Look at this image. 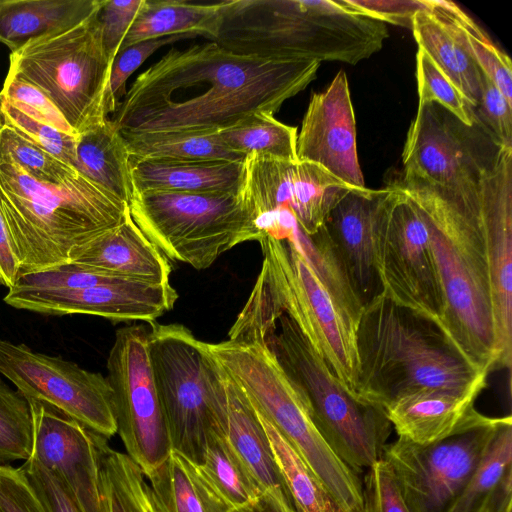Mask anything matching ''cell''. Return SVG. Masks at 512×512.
I'll return each mask as SVG.
<instances>
[{"instance_id": "e0dca14e", "label": "cell", "mask_w": 512, "mask_h": 512, "mask_svg": "<svg viewBox=\"0 0 512 512\" xmlns=\"http://www.w3.org/2000/svg\"><path fill=\"white\" fill-rule=\"evenodd\" d=\"M241 193L254 221L279 210L289 211L299 230L311 236L342 193L349 187L321 166L253 154L244 161Z\"/></svg>"}, {"instance_id": "74e56055", "label": "cell", "mask_w": 512, "mask_h": 512, "mask_svg": "<svg viewBox=\"0 0 512 512\" xmlns=\"http://www.w3.org/2000/svg\"><path fill=\"white\" fill-rule=\"evenodd\" d=\"M296 241L341 312L357 327L364 305L325 228L322 226L311 236L303 234L298 228Z\"/></svg>"}, {"instance_id": "277c9868", "label": "cell", "mask_w": 512, "mask_h": 512, "mask_svg": "<svg viewBox=\"0 0 512 512\" xmlns=\"http://www.w3.org/2000/svg\"><path fill=\"white\" fill-rule=\"evenodd\" d=\"M128 210V204L80 173L50 184L0 162V211L20 275L75 261L85 246L118 226Z\"/></svg>"}, {"instance_id": "f546056e", "label": "cell", "mask_w": 512, "mask_h": 512, "mask_svg": "<svg viewBox=\"0 0 512 512\" xmlns=\"http://www.w3.org/2000/svg\"><path fill=\"white\" fill-rule=\"evenodd\" d=\"M149 479L160 512H231L199 466L172 450Z\"/></svg>"}, {"instance_id": "83f0119b", "label": "cell", "mask_w": 512, "mask_h": 512, "mask_svg": "<svg viewBox=\"0 0 512 512\" xmlns=\"http://www.w3.org/2000/svg\"><path fill=\"white\" fill-rule=\"evenodd\" d=\"M74 168L84 177L129 205L133 186L125 140L108 118L79 134Z\"/></svg>"}, {"instance_id": "ee69618b", "label": "cell", "mask_w": 512, "mask_h": 512, "mask_svg": "<svg viewBox=\"0 0 512 512\" xmlns=\"http://www.w3.org/2000/svg\"><path fill=\"white\" fill-rule=\"evenodd\" d=\"M0 96L27 116L66 134L78 136L51 99L35 85L7 75Z\"/></svg>"}, {"instance_id": "5b68a950", "label": "cell", "mask_w": 512, "mask_h": 512, "mask_svg": "<svg viewBox=\"0 0 512 512\" xmlns=\"http://www.w3.org/2000/svg\"><path fill=\"white\" fill-rule=\"evenodd\" d=\"M297 229L285 240L267 234L259 239L262 268L234 325L266 328L279 314L287 315L341 384L357 398L356 327L313 271L297 244Z\"/></svg>"}, {"instance_id": "d590c367", "label": "cell", "mask_w": 512, "mask_h": 512, "mask_svg": "<svg viewBox=\"0 0 512 512\" xmlns=\"http://www.w3.org/2000/svg\"><path fill=\"white\" fill-rule=\"evenodd\" d=\"M430 7L450 26L480 71L512 105V63L487 34L455 3L428 0Z\"/></svg>"}, {"instance_id": "d6986e66", "label": "cell", "mask_w": 512, "mask_h": 512, "mask_svg": "<svg viewBox=\"0 0 512 512\" xmlns=\"http://www.w3.org/2000/svg\"><path fill=\"white\" fill-rule=\"evenodd\" d=\"M33 420L31 455L56 473L80 512H109L94 432L56 408L27 399Z\"/></svg>"}, {"instance_id": "ffe728a7", "label": "cell", "mask_w": 512, "mask_h": 512, "mask_svg": "<svg viewBox=\"0 0 512 512\" xmlns=\"http://www.w3.org/2000/svg\"><path fill=\"white\" fill-rule=\"evenodd\" d=\"M481 220L487 247L498 368L512 356V148L500 146L482 184Z\"/></svg>"}, {"instance_id": "7c38bea8", "label": "cell", "mask_w": 512, "mask_h": 512, "mask_svg": "<svg viewBox=\"0 0 512 512\" xmlns=\"http://www.w3.org/2000/svg\"><path fill=\"white\" fill-rule=\"evenodd\" d=\"M499 147L478 122L469 127L439 104L419 105L407 132L400 182L474 199Z\"/></svg>"}, {"instance_id": "f1b7e54d", "label": "cell", "mask_w": 512, "mask_h": 512, "mask_svg": "<svg viewBox=\"0 0 512 512\" xmlns=\"http://www.w3.org/2000/svg\"><path fill=\"white\" fill-rule=\"evenodd\" d=\"M101 0H0V42L12 51L30 39L79 23Z\"/></svg>"}, {"instance_id": "30bf717a", "label": "cell", "mask_w": 512, "mask_h": 512, "mask_svg": "<svg viewBox=\"0 0 512 512\" xmlns=\"http://www.w3.org/2000/svg\"><path fill=\"white\" fill-rule=\"evenodd\" d=\"M246 36L263 58L355 65L382 48L388 30L344 0H258L248 14Z\"/></svg>"}, {"instance_id": "7402d4cb", "label": "cell", "mask_w": 512, "mask_h": 512, "mask_svg": "<svg viewBox=\"0 0 512 512\" xmlns=\"http://www.w3.org/2000/svg\"><path fill=\"white\" fill-rule=\"evenodd\" d=\"M396 190V183L378 190L349 187L333 204L322 225L363 305L381 293L376 271V233L381 214Z\"/></svg>"}, {"instance_id": "f6af8a7d", "label": "cell", "mask_w": 512, "mask_h": 512, "mask_svg": "<svg viewBox=\"0 0 512 512\" xmlns=\"http://www.w3.org/2000/svg\"><path fill=\"white\" fill-rule=\"evenodd\" d=\"M116 279L106 272L77 262L20 275L14 286L31 290H69L94 286Z\"/></svg>"}, {"instance_id": "4dcf8cb0", "label": "cell", "mask_w": 512, "mask_h": 512, "mask_svg": "<svg viewBox=\"0 0 512 512\" xmlns=\"http://www.w3.org/2000/svg\"><path fill=\"white\" fill-rule=\"evenodd\" d=\"M411 30L419 49L456 85L474 110L480 96L481 71L450 26L428 3L427 9L413 17Z\"/></svg>"}, {"instance_id": "9c48e42d", "label": "cell", "mask_w": 512, "mask_h": 512, "mask_svg": "<svg viewBox=\"0 0 512 512\" xmlns=\"http://www.w3.org/2000/svg\"><path fill=\"white\" fill-rule=\"evenodd\" d=\"M98 11L10 54L7 75L42 90L78 135L115 112L109 92L113 62L103 46Z\"/></svg>"}, {"instance_id": "b9f144b4", "label": "cell", "mask_w": 512, "mask_h": 512, "mask_svg": "<svg viewBox=\"0 0 512 512\" xmlns=\"http://www.w3.org/2000/svg\"><path fill=\"white\" fill-rule=\"evenodd\" d=\"M416 76L419 105L436 103L469 127L477 123L473 109L461 91L419 48L416 54Z\"/></svg>"}, {"instance_id": "9a60e30c", "label": "cell", "mask_w": 512, "mask_h": 512, "mask_svg": "<svg viewBox=\"0 0 512 512\" xmlns=\"http://www.w3.org/2000/svg\"><path fill=\"white\" fill-rule=\"evenodd\" d=\"M107 371L117 433L127 455L147 477L165 461L172 447L153 380L146 326L130 325L116 331Z\"/></svg>"}, {"instance_id": "d6a6232c", "label": "cell", "mask_w": 512, "mask_h": 512, "mask_svg": "<svg viewBox=\"0 0 512 512\" xmlns=\"http://www.w3.org/2000/svg\"><path fill=\"white\" fill-rule=\"evenodd\" d=\"M102 490L109 512H160L146 476L127 455L95 434Z\"/></svg>"}, {"instance_id": "bcb514c9", "label": "cell", "mask_w": 512, "mask_h": 512, "mask_svg": "<svg viewBox=\"0 0 512 512\" xmlns=\"http://www.w3.org/2000/svg\"><path fill=\"white\" fill-rule=\"evenodd\" d=\"M473 112L498 146L512 148V105L482 72L480 96Z\"/></svg>"}, {"instance_id": "7bdbcfd3", "label": "cell", "mask_w": 512, "mask_h": 512, "mask_svg": "<svg viewBox=\"0 0 512 512\" xmlns=\"http://www.w3.org/2000/svg\"><path fill=\"white\" fill-rule=\"evenodd\" d=\"M0 123L74 168L77 136L66 134L27 116L1 96Z\"/></svg>"}, {"instance_id": "5bb4252c", "label": "cell", "mask_w": 512, "mask_h": 512, "mask_svg": "<svg viewBox=\"0 0 512 512\" xmlns=\"http://www.w3.org/2000/svg\"><path fill=\"white\" fill-rule=\"evenodd\" d=\"M396 186L376 233L381 294L442 328L444 297L428 229L416 201L399 183Z\"/></svg>"}, {"instance_id": "484cf974", "label": "cell", "mask_w": 512, "mask_h": 512, "mask_svg": "<svg viewBox=\"0 0 512 512\" xmlns=\"http://www.w3.org/2000/svg\"><path fill=\"white\" fill-rule=\"evenodd\" d=\"M479 393L422 389L404 394L384 412L399 438L429 444L453 433L474 411Z\"/></svg>"}, {"instance_id": "c3c4849f", "label": "cell", "mask_w": 512, "mask_h": 512, "mask_svg": "<svg viewBox=\"0 0 512 512\" xmlns=\"http://www.w3.org/2000/svg\"><path fill=\"white\" fill-rule=\"evenodd\" d=\"M191 37L190 35H175L151 39L120 49L112 64L109 84L110 98L115 111L120 104V99L123 95L125 96L126 81L149 56L164 45Z\"/></svg>"}, {"instance_id": "9f6ffc18", "label": "cell", "mask_w": 512, "mask_h": 512, "mask_svg": "<svg viewBox=\"0 0 512 512\" xmlns=\"http://www.w3.org/2000/svg\"><path fill=\"white\" fill-rule=\"evenodd\" d=\"M272 324H273V323H272ZM271 326H272V325H271ZM231 330H232V329H231ZM233 331H246V330H233ZM259 331H261V330H259ZM262 331H264V330H262Z\"/></svg>"}, {"instance_id": "8fae6325", "label": "cell", "mask_w": 512, "mask_h": 512, "mask_svg": "<svg viewBox=\"0 0 512 512\" xmlns=\"http://www.w3.org/2000/svg\"><path fill=\"white\" fill-rule=\"evenodd\" d=\"M132 219L169 259L206 269L261 233L242 193L134 192Z\"/></svg>"}, {"instance_id": "2e32d148", "label": "cell", "mask_w": 512, "mask_h": 512, "mask_svg": "<svg viewBox=\"0 0 512 512\" xmlns=\"http://www.w3.org/2000/svg\"><path fill=\"white\" fill-rule=\"evenodd\" d=\"M0 373L26 399L46 403L107 439L117 433L113 392L101 373L3 338Z\"/></svg>"}, {"instance_id": "6f0895ef", "label": "cell", "mask_w": 512, "mask_h": 512, "mask_svg": "<svg viewBox=\"0 0 512 512\" xmlns=\"http://www.w3.org/2000/svg\"><path fill=\"white\" fill-rule=\"evenodd\" d=\"M510 512H512V511H510Z\"/></svg>"}, {"instance_id": "7a4b0ae2", "label": "cell", "mask_w": 512, "mask_h": 512, "mask_svg": "<svg viewBox=\"0 0 512 512\" xmlns=\"http://www.w3.org/2000/svg\"><path fill=\"white\" fill-rule=\"evenodd\" d=\"M358 399L384 408L422 389L481 393L488 373L472 365L434 321L383 294L363 306L356 327Z\"/></svg>"}, {"instance_id": "60d3db41", "label": "cell", "mask_w": 512, "mask_h": 512, "mask_svg": "<svg viewBox=\"0 0 512 512\" xmlns=\"http://www.w3.org/2000/svg\"><path fill=\"white\" fill-rule=\"evenodd\" d=\"M33 420L29 402L0 380V464L27 460L32 451Z\"/></svg>"}, {"instance_id": "44dd1931", "label": "cell", "mask_w": 512, "mask_h": 512, "mask_svg": "<svg viewBox=\"0 0 512 512\" xmlns=\"http://www.w3.org/2000/svg\"><path fill=\"white\" fill-rule=\"evenodd\" d=\"M299 161L315 163L348 186L364 188L356 147V124L346 73L340 70L313 93L297 134Z\"/></svg>"}, {"instance_id": "e575fe53", "label": "cell", "mask_w": 512, "mask_h": 512, "mask_svg": "<svg viewBox=\"0 0 512 512\" xmlns=\"http://www.w3.org/2000/svg\"><path fill=\"white\" fill-rule=\"evenodd\" d=\"M130 157L146 159H224L244 161L230 150L218 132L165 131L121 133Z\"/></svg>"}, {"instance_id": "f5cc1de1", "label": "cell", "mask_w": 512, "mask_h": 512, "mask_svg": "<svg viewBox=\"0 0 512 512\" xmlns=\"http://www.w3.org/2000/svg\"><path fill=\"white\" fill-rule=\"evenodd\" d=\"M352 9L383 23L411 29L416 13L428 8L427 0H344Z\"/></svg>"}, {"instance_id": "ac0fdd59", "label": "cell", "mask_w": 512, "mask_h": 512, "mask_svg": "<svg viewBox=\"0 0 512 512\" xmlns=\"http://www.w3.org/2000/svg\"><path fill=\"white\" fill-rule=\"evenodd\" d=\"M178 298L167 284L116 279L69 290H31L13 286L4 302L16 308L48 315L88 314L113 321L154 322L170 311Z\"/></svg>"}, {"instance_id": "836d02e7", "label": "cell", "mask_w": 512, "mask_h": 512, "mask_svg": "<svg viewBox=\"0 0 512 512\" xmlns=\"http://www.w3.org/2000/svg\"><path fill=\"white\" fill-rule=\"evenodd\" d=\"M257 412V411H256ZM273 456L295 512H343L298 451L261 414Z\"/></svg>"}, {"instance_id": "4316f807", "label": "cell", "mask_w": 512, "mask_h": 512, "mask_svg": "<svg viewBox=\"0 0 512 512\" xmlns=\"http://www.w3.org/2000/svg\"><path fill=\"white\" fill-rule=\"evenodd\" d=\"M512 511V419L502 417L476 471L449 512Z\"/></svg>"}, {"instance_id": "1f68e13d", "label": "cell", "mask_w": 512, "mask_h": 512, "mask_svg": "<svg viewBox=\"0 0 512 512\" xmlns=\"http://www.w3.org/2000/svg\"><path fill=\"white\" fill-rule=\"evenodd\" d=\"M219 7L220 3L144 0L120 49L141 41L175 35H202L211 40L217 28Z\"/></svg>"}, {"instance_id": "ba28073f", "label": "cell", "mask_w": 512, "mask_h": 512, "mask_svg": "<svg viewBox=\"0 0 512 512\" xmlns=\"http://www.w3.org/2000/svg\"><path fill=\"white\" fill-rule=\"evenodd\" d=\"M148 353L172 450L201 466L210 437L226 435L219 364L181 324L150 322Z\"/></svg>"}, {"instance_id": "ab89813d", "label": "cell", "mask_w": 512, "mask_h": 512, "mask_svg": "<svg viewBox=\"0 0 512 512\" xmlns=\"http://www.w3.org/2000/svg\"><path fill=\"white\" fill-rule=\"evenodd\" d=\"M0 162L18 166L36 180L62 184L79 172L0 123Z\"/></svg>"}, {"instance_id": "3957f363", "label": "cell", "mask_w": 512, "mask_h": 512, "mask_svg": "<svg viewBox=\"0 0 512 512\" xmlns=\"http://www.w3.org/2000/svg\"><path fill=\"white\" fill-rule=\"evenodd\" d=\"M400 186L416 201L426 223L444 297L442 329L476 368L498 369L481 193L472 200L426 188Z\"/></svg>"}, {"instance_id": "8d00e7d4", "label": "cell", "mask_w": 512, "mask_h": 512, "mask_svg": "<svg viewBox=\"0 0 512 512\" xmlns=\"http://www.w3.org/2000/svg\"><path fill=\"white\" fill-rule=\"evenodd\" d=\"M222 142L245 157L253 154L297 161V129L268 112H255L218 132Z\"/></svg>"}, {"instance_id": "6da1fadb", "label": "cell", "mask_w": 512, "mask_h": 512, "mask_svg": "<svg viewBox=\"0 0 512 512\" xmlns=\"http://www.w3.org/2000/svg\"><path fill=\"white\" fill-rule=\"evenodd\" d=\"M320 62L234 54L215 42L170 49L141 73L110 118L121 133H215L255 112L274 115Z\"/></svg>"}, {"instance_id": "f907efd6", "label": "cell", "mask_w": 512, "mask_h": 512, "mask_svg": "<svg viewBox=\"0 0 512 512\" xmlns=\"http://www.w3.org/2000/svg\"><path fill=\"white\" fill-rule=\"evenodd\" d=\"M21 468L46 512H80L60 477L32 455Z\"/></svg>"}, {"instance_id": "52a82bcc", "label": "cell", "mask_w": 512, "mask_h": 512, "mask_svg": "<svg viewBox=\"0 0 512 512\" xmlns=\"http://www.w3.org/2000/svg\"><path fill=\"white\" fill-rule=\"evenodd\" d=\"M264 339L334 453L357 474L380 460L392 427L384 410L352 395L287 315Z\"/></svg>"}, {"instance_id": "7dc6e473", "label": "cell", "mask_w": 512, "mask_h": 512, "mask_svg": "<svg viewBox=\"0 0 512 512\" xmlns=\"http://www.w3.org/2000/svg\"><path fill=\"white\" fill-rule=\"evenodd\" d=\"M362 512H411L388 464L380 459L367 469Z\"/></svg>"}, {"instance_id": "f35d334b", "label": "cell", "mask_w": 512, "mask_h": 512, "mask_svg": "<svg viewBox=\"0 0 512 512\" xmlns=\"http://www.w3.org/2000/svg\"><path fill=\"white\" fill-rule=\"evenodd\" d=\"M200 469L233 508L244 506L265 492L225 434L216 433L210 437Z\"/></svg>"}, {"instance_id": "603a6c76", "label": "cell", "mask_w": 512, "mask_h": 512, "mask_svg": "<svg viewBox=\"0 0 512 512\" xmlns=\"http://www.w3.org/2000/svg\"><path fill=\"white\" fill-rule=\"evenodd\" d=\"M244 161L130 157L129 166L134 192L235 194L242 190Z\"/></svg>"}, {"instance_id": "d4e9b609", "label": "cell", "mask_w": 512, "mask_h": 512, "mask_svg": "<svg viewBox=\"0 0 512 512\" xmlns=\"http://www.w3.org/2000/svg\"><path fill=\"white\" fill-rule=\"evenodd\" d=\"M219 374L224 393L228 442L262 489L293 507L255 408L220 364Z\"/></svg>"}, {"instance_id": "db71d44e", "label": "cell", "mask_w": 512, "mask_h": 512, "mask_svg": "<svg viewBox=\"0 0 512 512\" xmlns=\"http://www.w3.org/2000/svg\"><path fill=\"white\" fill-rule=\"evenodd\" d=\"M20 276V267L15 255L5 220L0 211V285L12 288Z\"/></svg>"}, {"instance_id": "681fc988", "label": "cell", "mask_w": 512, "mask_h": 512, "mask_svg": "<svg viewBox=\"0 0 512 512\" xmlns=\"http://www.w3.org/2000/svg\"><path fill=\"white\" fill-rule=\"evenodd\" d=\"M144 0H101L98 18L102 41L113 62Z\"/></svg>"}, {"instance_id": "8992f818", "label": "cell", "mask_w": 512, "mask_h": 512, "mask_svg": "<svg viewBox=\"0 0 512 512\" xmlns=\"http://www.w3.org/2000/svg\"><path fill=\"white\" fill-rule=\"evenodd\" d=\"M207 350L245 392L255 410L298 451L343 512H362V482L329 447L312 421L296 385L264 337L247 335Z\"/></svg>"}, {"instance_id": "cb8c5ba5", "label": "cell", "mask_w": 512, "mask_h": 512, "mask_svg": "<svg viewBox=\"0 0 512 512\" xmlns=\"http://www.w3.org/2000/svg\"><path fill=\"white\" fill-rule=\"evenodd\" d=\"M73 262L114 277L154 284L170 283L168 258L145 236L128 210L123 221L90 242Z\"/></svg>"}, {"instance_id": "11a10c76", "label": "cell", "mask_w": 512, "mask_h": 512, "mask_svg": "<svg viewBox=\"0 0 512 512\" xmlns=\"http://www.w3.org/2000/svg\"><path fill=\"white\" fill-rule=\"evenodd\" d=\"M231 512H295V510L272 493L265 491L254 501L233 508Z\"/></svg>"}, {"instance_id": "816d5d0a", "label": "cell", "mask_w": 512, "mask_h": 512, "mask_svg": "<svg viewBox=\"0 0 512 512\" xmlns=\"http://www.w3.org/2000/svg\"><path fill=\"white\" fill-rule=\"evenodd\" d=\"M0 512H46L21 467L0 464Z\"/></svg>"}, {"instance_id": "4fadbf2b", "label": "cell", "mask_w": 512, "mask_h": 512, "mask_svg": "<svg viewBox=\"0 0 512 512\" xmlns=\"http://www.w3.org/2000/svg\"><path fill=\"white\" fill-rule=\"evenodd\" d=\"M501 418L474 410L447 437L429 444L399 438L382 458L411 512H449L479 466Z\"/></svg>"}]
</instances>
